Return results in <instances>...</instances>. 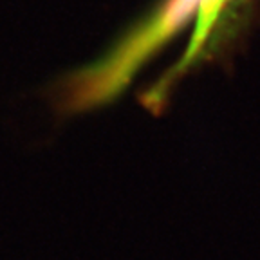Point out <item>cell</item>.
I'll use <instances>...</instances> for the list:
<instances>
[{
	"instance_id": "cell-1",
	"label": "cell",
	"mask_w": 260,
	"mask_h": 260,
	"mask_svg": "<svg viewBox=\"0 0 260 260\" xmlns=\"http://www.w3.org/2000/svg\"><path fill=\"white\" fill-rule=\"evenodd\" d=\"M195 9L197 0H159L102 58L58 81L53 89L58 110L61 114L85 112L119 98L143 65L183 31L195 16Z\"/></svg>"
},
{
	"instance_id": "cell-2",
	"label": "cell",
	"mask_w": 260,
	"mask_h": 260,
	"mask_svg": "<svg viewBox=\"0 0 260 260\" xmlns=\"http://www.w3.org/2000/svg\"><path fill=\"white\" fill-rule=\"evenodd\" d=\"M244 0H197L193 16V32L184 53L177 63L145 94V105L161 110L168 102L172 89L193 67L215 56V53L232 37L237 18L240 16V6Z\"/></svg>"
}]
</instances>
